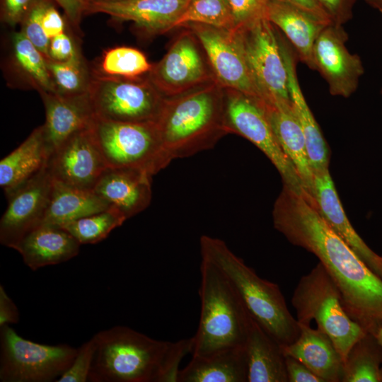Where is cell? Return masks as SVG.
Instances as JSON below:
<instances>
[{"label":"cell","instance_id":"1","mask_svg":"<svg viewBox=\"0 0 382 382\" xmlns=\"http://www.w3.org/2000/svg\"><path fill=\"white\" fill-rule=\"evenodd\" d=\"M272 219L289 243L318 257L337 285L349 317L376 335L382 328V279L302 195L286 185L274 202Z\"/></svg>","mask_w":382,"mask_h":382},{"label":"cell","instance_id":"2","mask_svg":"<svg viewBox=\"0 0 382 382\" xmlns=\"http://www.w3.org/2000/svg\"><path fill=\"white\" fill-rule=\"evenodd\" d=\"M93 336L90 382H177L180 364L193 347L192 337L158 340L122 325Z\"/></svg>","mask_w":382,"mask_h":382},{"label":"cell","instance_id":"3","mask_svg":"<svg viewBox=\"0 0 382 382\" xmlns=\"http://www.w3.org/2000/svg\"><path fill=\"white\" fill-rule=\"evenodd\" d=\"M224 106V88L216 81L165 98L155 122L170 158H186L213 148L227 134Z\"/></svg>","mask_w":382,"mask_h":382},{"label":"cell","instance_id":"4","mask_svg":"<svg viewBox=\"0 0 382 382\" xmlns=\"http://www.w3.org/2000/svg\"><path fill=\"white\" fill-rule=\"evenodd\" d=\"M200 253L213 262L231 282L251 317L281 346L294 342L299 336L298 320L290 313L279 286L261 278L226 243L203 235Z\"/></svg>","mask_w":382,"mask_h":382},{"label":"cell","instance_id":"5","mask_svg":"<svg viewBox=\"0 0 382 382\" xmlns=\"http://www.w3.org/2000/svg\"><path fill=\"white\" fill-rule=\"evenodd\" d=\"M200 316L192 357L245 346L252 317L225 274L201 256Z\"/></svg>","mask_w":382,"mask_h":382},{"label":"cell","instance_id":"6","mask_svg":"<svg viewBox=\"0 0 382 382\" xmlns=\"http://www.w3.org/2000/svg\"><path fill=\"white\" fill-rule=\"evenodd\" d=\"M291 302L298 322L310 325L315 320L343 361L353 345L367 332L349 317L337 285L320 262L300 278Z\"/></svg>","mask_w":382,"mask_h":382},{"label":"cell","instance_id":"7","mask_svg":"<svg viewBox=\"0 0 382 382\" xmlns=\"http://www.w3.org/2000/svg\"><path fill=\"white\" fill-rule=\"evenodd\" d=\"M90 129L108 167L140 170L153 176L172 161L155 121L121 122L96 115Z\"/></svg>","mask_w":382,"mask_h":382},{"label":"cell","instance_id":"8","mask_svg":"<svg viewBox=\"0 0 382 382\" xmlns=\"http://www.w3.org/2000/svg\"><path fill=\"white\" fill-rule=\"evenodd\" d=\"M234 31L261 98L291 101L286 63L288 45L277 28L262 17Z\"/></svg>","mask_w":382,"mask_h":382},{"label":"cell","instance_id":"9","mask_svg":"<svg viewBox=\"0 0 382 382\" xmlns=\"http://www.w3.org/2000/svg\"><path fill=\"white\" fill-rule=\"evenodd\" d=\"M76 352L66 344L50 345L25 339L5 325L0 327V381L56 382Z\"/></svg>","mask_w":382,"mask_h":382},{"label":"cell","instance_id":"10","mask_svg":"<svg viewBox=\"0 0 382 382\" xmlns=\"http://www.w3.org/2000/svg\"><path fill=\"white\" fill-rule=\"evenodd\" d=\"M89 96L96 115L121 122L155 121L165 97L146 76L126 78L92 73Z\"/></svg>","mask_w":382,"mask_h":382},{"label":"cell","instance_id":"11","mask_svg":"<svg viewBox=\"0 0 382 382\" xmlns=\"http://www.w3.org/2000/svg\"><path fill=\"white\" fill-rule=\"evenodd\" d=\"M224 99L226 133L240 135L253 144L277 168L283 184L302 195L303 184L295 167L281 149L260 98L224 88Z\"/></svg>","mask_w":382,"mask_h":382},{"label":"cell","instance_id":"12","mask_svg":"<svg viewBox=\"0 0 382 382\" xmlns=\"http://www.w3.org/2000/svg\"><path fill=\"white\" fill-rule=\"evenodd\" d=\"M146 76L165 98L180 96L216 81L199 40L187 28L177 36Z\"/></svg>","mask_w":382,"mask_h":382},{"label":"cell","instance_id":"13","mask_svg":"<svg viewBox=\"0 0 382 382\" xmlns=\"http://www.w3.org/2000/svg\"><path fill=\"white\" fill-rule=\"evenodd\" d=\"M184 28L199 40L214 78L222 87L261 98L234 29L196 23Z\"/></svg>","mask_w":382,"mask_h":382},{"label":"cell","instance_id":"14","mask_svg":"<svg viewBox=\"0 0 382 382\" xmlns=\"http://www.w3.org/2000/svg\"><path fill=\"white\" fill-rule=\"evenodd\" d=\"M347 40L343 25L330 23L320 33L313 47L314 70L325 79L333 96L350 97L364 73L360 57L348 50Z\"/></svg>","mask_w":382,"mask_h":382},{"label":"cell","instance_id":"15","mask_svg":"<svg viewBox=\"0 0 382 382\" xmlns=\"http://www.w3.org/2000/svg\"><path fill=\"white\" fill-rule=\"evenodd\" d=\"M53 178L47 166L7 195L8 206L0 220V243L15 249L22 238L42 223Z\"/></svg>","mask_w":382,"mask_h":382},{"label":"cell","instance_id":"16","mask_svg":"<svg viewBox=\"0 0 382 382\" xmlns=\"http://www.w3.org/2000/svg\"><path fill=\"white\" fill-rule=\"evenodd\" d=\"M107 168L90 127L70 137L50 156L47 163L54 180L91 190Z\"/></svg>","mask_w":382,"mask_h":382},{"label":"cell","instance_id":"17","mask_svg":"<svg viewBox=\"0 0 382 382\" xmlns=\"http://www.w3.org/2000/svg\"><path fill=\"white\" fill-rule=\"evenodd\" d=\"M313 173L312 187L303 196L362 261L382 279V255L375 253L351 224L343 209L329 168L313 171Z\"/></svg>","mask_w":382,"mask_h":382},{"label":"cell","instance_id":"18","mask_svg":"<svg viewBox=\"0 0 382 382\" xmlns=\"http://www.w3.org/2000/svg\"><path fill=\"white\" fill-rule=\"evenodd\" d=\"M190 0H86L85 14L103 13L117 21H131L148 35L163 34L175 25Z\"/></svg>","mask_w":382,"mask_h":382},{"label":"cell","instance_id":"19","mask_svg":"<svg viewBox=\"0 0 382 382\" xmlns=\"http://www.w3.org/2000/svg\"><path fill=\"white\" fill-rule=\"evenodd\" d=\"M45 109L42 126L45 143L49 156L75 134L90 127L95 116L89 93L64 96L55 92L41 91Z\"/></svg>","mask_w":382,"mask_h":382},{"label":"cell","instance_id":"20","mask_svg":"<svg viewBox=\"0 0 382 382\" xmlns=\"http://www.w3.org/2000/svg\"><path fill=\"white\" fill-rule=\"evenodd\" d=\"M151 178L143 170L108 167L93 190L128 219L150 204Z\"/></svg>","mask_w":382,"mask_h":382},{"label":"cell","instance_id":"21","mask_svg":"<svg viewBox=\"0 0 382 382\" xmlns=\"http://www.w3.org/2000/svg\"><path fill=\"white\" fill-rule=\"evenodd\" d=\"M265 18L289 40L298 59L314 70L313 47L330 21L316 16L302 8L280 0H268Z\"/></svg>","mask_w":382,"mask_h":382},{"label":"cell","instance_id":"22","mask_svg":"<svg viewBox=\"0 0 382 382\" xmlns=\"http://www.w3.org/2000/svg\"><path fill=\"white\" fill-rule=\"evenodd\" d=\"M260 100L281 149L295 167L303 184V195L307 194L313 185V173L292 100L272 101L262 98Z\"/></svg>","mask_w":382,"mask_h":382},{"label":"cell","instance_id":"23","mask_svg":"<svg viewBox=\"0 0 382 382\" xmlns=\"http://www.w3.org/2000/svg\"><path fill=\"white\" fill-rule=\"evenodd\" d=\"M81 244L64 228L42 223L18 243L17 250L33 271L66 262L76 257Z\"/></svg>","mask_w":382,"mask_h":382},{"label":"cell","instance_id":"24","mask_svg":"<svg viewBox=\"0 0 382 382\" xmlns=\"http://www.w3.org/2000/svg\"><path fill=\"white\" fill-rule=\"evenodd\" d=\"M299 326V337L281 346L284 355L298 359L324 382H342L344 361L329 337L311 325Z\"/></svg>","mask_w":382,"mask_h":382},{"label":"cell","instance_id":"25","mask_svg":"<svg viewBox=\"0 0 382 382\" xmlns=\"http://www.w3.org/2000/svg\"><path fill=\"white\" fill-rule=\"evenodd\" d=\"M244 348L247 382H288L281 345L253 318Z\"/></svg>","mask_w":382,"mask_h":382},{"label":"cell","instance_id":"26","mask_svg":"<svg viewBox=\"0 0 382 382\" xmlns=\"http://www.w3.org/2000/svg\"><path fill=\"white\" fill-rule=\"evenodd\" d=\"M49 158L42 126H40L0 161V185L6 195L45 169Z\"/></svg>","mask_w":382,"mask_h":382},{"label":"cell","instance_id":"27","mask_svg":"<svg viewBox=\"0 0 382 382\" xmlns=\"http://www.w3.org/2000/svg\"><path fill=\"white\" fill-rule=\"evenodd\" d=\"M177 382H247L245 348L236 347L206 357H192L180 369Z\"/></svg>","mask_w":382,"mask_h":382},{"label":"cell","instance_id":"28","mask_svg":"<svg viewBox=\"0 0 382 382\" xmlns=\"http://www.w3.org/2000/svg\"><path fill=\"white\" fill-rule=\"evenodd\" d=\"M289 45L286 50L289 87L293 108L306 140L307 153L313 171L329 168L328 144L304 98L296 74L298 57Z\"/></svg>","mask_w":382,"mask_h":382},{"label":"cell","instance_id":"29","mask_svg":"<svg viewBox=\"0 0 382 382\" xmlns=\"http://www.w3.org/2000/svg\"><path fill=\"white\" fill-rule=\"evenodd\" d=\"M93 190L71 187L53 179L42 223L57 226L110 208Z\"/></svg>","mask_w":382,"mask_h":382},{"label":"cell","instance_id":"30","mask_svg":"<svg viewBox=\"0 0 382 382\" xmlns=\"http://www.w3.org/2000/svg\"><path fill=\"white\" fill-rule=\"evenodd\" d=\"M382 347L375 335L366 332L344 361L342 382H381Z\"/></svg>","mask_w":382,"mask_h":382},{"label":"cell","instance_id":"31","mask_svg":"<svg viewBox=\"0 0 382 382\" xmlns=\"http://www.w3.org/2000/svg\"><path fill=\"white\" fill-rule=\"evenodd\" d=\"M12 55L20 74L38 92H55L47 58L20 30L12 37Z\"/></svg>","mask_w":382,"mask_h":382},{"label":"cell","instance_id":"32","mask_svg":"<svg viewBox=\"0 0 382 382\" xmlns=\"http://www.w3.org/2000/svg\"><path fill=\"white\" fill-rule=\"evenodd\" d=\"M127 220L117 209L110 208L70 221L62 227L81 245L96 244L105 239L110 232Z\"/></svg>","mask_w":382,"mask_h":382},{"label":"cell","instance_id":"33","mask_svg":"<svg viewBox=\"0 0 382 382\" xmlns=\"http://www.w3.org/2000/svg\"><path fill=\"white\" fill-rule=\"evenodd\" d=\"M194 23L230 30L236 28L228 0H190L175 28Z\"/></svg>","mask_w":382,"mask_h":382},{"label":"cell","instance_id":"34","mask_svg":"<svg viewBox=\"0 0 382 382\" xmlns=\"http://www.w3.org/2000/svg\"><path fill=\"white\" fill-rule=\"evenodd\" d=\"M152 64L139 50L120 46L103 52L99 71L108 76L136 78L146 76Z\"/></svg>","mask_w":382,"mask_h":382},{"label":"cell","instance_id":"35","mask_svg":"<svg viewBox=\"0 0 382 382\" xmlns=\"http://www.w3.org/2000/svg\"><path fill=\"white\" fill-rule=\"evenodd\" d=\"M55 93L64 96L88 93L92 79L82 56L66 62L47 59Z\"/></svg>","mask_w":382,"mask_h":382},{"label":"cell","instance_id":"36","mask_svg":"<svg viewBox=\"0 0 382 382\" xmlns=\"http://www.w3.org/2000/svg\"><path fill=\"white\" fill-rule=\"evenodd\" d=\"M51 0H34L21 22V31L49 59L50 39L42 27V16L47 4Z\"/></svg>","mask_w":382,"mask_h":382},{"label":"cell","instance_id":"37","mask_svg":"<svg viewBox=\"0 0 382 382\" xmlns=\"http://www.w3.org/2000/svg\"><path fill=\"white\" fill-rule=\"evenodd\" d=\"M96 347V342L93 336L77 348V352L70 366L56 382L88 381Z\"/></svg>","mask_w":382,"mask_h":382},{"label":"cell","instance_id":"38","mask_svg":"<svg viewBox=\"0 0 382 382\" xmlns=\"http://www.w3.org/2000/svg\"><path fill=\"white\" fill-rule=\"evenodd\" d=\"M267 1L228 0L234 18L236 28L265 17V11Z\"/></svg>","mask_w":382,"mask_h":382},{"label":"cell","instance_id":"39","mask_svg":"<svg viewBox=\"0 0 382 382\" xmlns=\"http://www.w3.org/2000/svg\"><path fill=\"white\" fill-rule=\"evenodd\" d=\"M327 15L331 23L344 25L353 16V9L357 0H314Z\"/></svg>","mask_w":382,"mask_h":382},{"label":"cell","instance_id":"40","mask_svg":"<svg viewBox=\"0 0 382 382\" xmlns=\"http://www.w3.org/2000/svg\"><path fill=\"white\" fill-rule=\"evenodd\" d=\"M81 56L74 41L66 32L52 38L49 46V59L66 62Z\"/></svg>","mask_w":382,"mask_h":382},{"label":"cell","instance_id":"41","mask_svg":"<svg viewBox=\"0 0 382 382\" xmlns=\"http://www.w3.org/2000/svg\"><path fill=\"white\" fill-rule=\"evenodd\" d=\"M34 0H1V20L11 26L21 23Z\"/></svg>","mask_w":382,"mask_h":382},{"label":"cell","instance_id":"42","mask_svg":"<svg viewBox=\"0 0 382 382\" xmlns=\"http://www.w3.org/2000/svg\"><path fill=\"white\" fill-rule=\"evenodd\" d=\"M52 1L47 4L42 20L44 31L50 40L64 33L66 29V22Z\"/></svg>","mask_w":382,"mask_h":382},{"label":"cell","instance_id":"43","mask_svg":"<svg viewBox=\"0 0 382 382\" xmlns=\"http://www.w3.org/2000/svg\"><path fill=\"white\" fill-rule=\"evenodd\" d=\"M284 357L288 382H324L298 359Z\"/></svg>","mask_w":382,"mask_h":382},{"label":"cell","instance_id":"44","mask_svg":"<svg viewBox=\"0 0 382 382\" xmlns=\"http://www.w3.org/2000/svg\"><path fill=\"white\" fill-rule=\"evenodd\" d=\"M20 320L19 311L5 290L0 284V327L5 325L16 324Z\"/></svg>","mask_w":382,"mask_h":382},{"label":"cell","instance_id":"45","mask_svg":"<svg viewBox=\"0 0 382 382\" xmlns=\"http://www.w3.org/2000/svg\"><path fill=\"white\" fill-rule=\"evenodd\" d=\"M64 11L66 18L72 27L79 28L81 21L85 14L86 0H53Z\"/></svg>","mask_w":382,"mask_h":382},{"label":"cell","instance_id":"46","mask_svg":"<svg viewBox=\"0 0 382 382\" xmlns=\"http://www.w3.org/2000/svg\"><path fill=\"white\" fill-rule=\"evenodd\" d=\"M295 5L308 13L322 19L330 21L324 11L314 0H280ZM331 22V21H330Z\"/></svg>","mask_w":382,"mask_h":382},{"label":"cell","instance_id":"47","mask_svg":"<svg viewBox=\"0 0 382 382\" xmlns=\"http://www.w3.org/2000/svg\"><path fill=\"white\" fill-rule=\"evenodd\" d=\"M365 2L382 15V0H365Z\"/></svg>","mask_w":382,"mask_h":382},{"label":"cell","instance_id":"48","mask_svg":"<svg viewBox=\"0 0 382 382\" xmlns=\"http://www.w3.org/2000/svg\"><path fill=\"white\" fill-rule=\"evenodd\" d=\"M382 347V328L380 329L375 335ZM381 382H382V366H381Z\"/></svg>","mask_w":382,"mask_h":382},{"label":"cell","instance_id":"49","mask_svg":"<svg viewBox=\"0 0 382 382\" xmlns=\"http://www.w3.org/2000/svg\"><path fill=\"white\" fill-rule=\"evenodd\" d=\"M96 1H126V0H96Z\"/></svg>","mask_w":382,"mask_h":382},{"label":"cell","instance_id":"50","mask_svg":"<svg viewBox=\"0 0 382 382\" xmlns=\"http://www.w3.org/2000/svg\"><path fill=\"white\" fill-rule=\"evenodd\" d=\"M381 95H382V87H381Z\"/></svg>","mask_w":382,"mask_h":382},{"label":"cell","instance_id":"51","mask_svg":"<svg viewBox=\"0 0 382 382\" xmlns=\"http://www.w3.org/2000/svg\"><path fill=\"white\" fill-rule=\"evenodd\" d=\"M381 16H382V15H381Z\"/></svg>","mask_w":382,"mask_h":382},{"label":"cell","instance_id":"52","mask_svg":"<svg viewBox=\"0 0 382 382\" xmlns=\"http://www.w3.org/2000/svg\"></svg>","mask_w":382,"mask_h":382}]
</instances>
